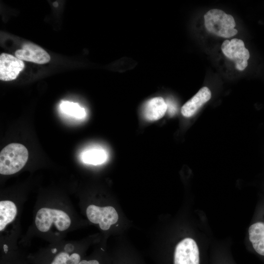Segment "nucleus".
<instances>
[{"label":"nucleus","mask_w":264,"mask_h":264,"mask_svg":"<svg viewBox=\"0 0 264 264\" xmlns=\"http://www.w3.org/2000/svg\"><path fill=\"white\" fill-rule=\"evenodd\" d=\"M28 157L26 148L19 143L5 146L0 153V173L9 175L16 173L25 165Z\"/></svg>","instance_id":"f257e3e1"},{"label":"nucleus","mask_w":264,"mask_h":264,"mask_svg":"<svg viewBox=\"0 0 264 264\" xmlns=\"http://www.w3.org/2000/svg\"><path fill=\"white\" fill-rule=\"evenodd\" d=\"M205 26L208 31L217 36L230 38L235 36L238 30L232 16L220 9L209 10L204 16Z\"/></svg>","instance_id":"f03ea898"},{"label":"nucleus","mask_w":264,"mask_h":264,"mask_svg":"<svg viewBox=\"0 0 264 264\" xmlns=\"http://www.w3.org/2000/svg\"><path fill=\"white\" fill-rule=\"evenodd\" d=\"M35 222L37 228L41 232L48 231L52 223L58 230L63 231L69 228L71 220L63 210L43 207L38 211Z\"/></svg>","instance_id":"7ed1b4c3"},{"label":"nucleus","mask_w":264,"mask_h":264,"mask_svg":"<svg viewBox=\"0 0 264 264\" xmlns=\"http://www.w3.org/2000/svg\"><path fill=\"white\" fill-rule=\"evenodd\" d=\"M221 50L227 58L235 62L238 70L242 71L247 67L250 54L242 40L237 38L226 40L221 45Z\"/></svg>","instance_id":"20e7f679"},{"label":"nucleus","mask_w":264,"mask_h":264,"mask_svg":"<svg viewBox=\"0 0 264 264\" xmlns=\"http://www.w3.org/2000/svg\"><path fill=\"white\" fill-rule=\"evenodd\" d=\"M86 214L88 220L98 224L103 230H108L118 220V215L112 206L99 207L91 204L87 208Z\"/></svg>","instance_id":"39448f33"},{"label":"nucleus","mask_w":264,"mask_h":264,"mask_svg":"<svg viewBox=\"0 0 264 264\" xmlns=\"http://www.w3.org/2000/svg\"><path fill=\"white\" fill-rule=\"evenodd\" d=\"M174 264H200V254L196 242L190 238L178 242L174 255Z\"/></svg>","instance_id":"423d86ee"},{"label":"nucleus","mask_w":264,"mask_h":264,"mask_svg":"<svg viewBox=\"0 0 264 264\" xmlns=\"http://www.w3.org/2000/svg\"><path fill=\"white\" fill-rule=\"evenodd\" d=\"M24 67L23 61L14 56L3 53L0 55V79L7 81L15 79Z\"/></svg>","instance_id":"0eeeda50"},{"label":"nucleus","mask_w":264,"mask_h":264,"mask_svg":"<svg viewBox=\"0 0 264 264\" xmlns=\"http://www.w3.org/2000/svg\"><path fill=\"white\" fill-rule=\"evenodd\" d=\"M15 56L18 59L32 62L39 64H44L49 62L50 57L43 48L33 43L27 42L22 45V48L16 50Z\"/></svg>","instance_id":"6e6552de"},{"label":"nucleus","mask_w":264,"mask_h":264,"mask_svg":"<svg viewBox=\"0 0 264 264\" xmlns=\"http://www.w3.org/2000/svg\"><path fill=\"white\" fill-rule=\"evenodd\" d=\"M211 97V92L206 87L201 88L199 91L182 107V114L186 117L193 115Z\"/></svg>","instance_id":"1a4fd4ad"},{"label":"nucleus","mask_w":264,"mask_h":264,"mask_svg":"<svg viewBox=\"0 0 264 264\" xmlns=\"http://www.w3.org/2000/svg\"><path fill=\"white\" fill-rule=\"evenodd\" d=\"M167 110L166 102L161 97L151 99L145 104L143 115L148 121H154L162 118Z\"/></svg>","instance_id":"9d476101"},{"label":"nucleus","mask_w":264,"mask_h":264,"mask_svg":"<svg viewBox=\"0 0 264 264\" xmlns=\"http://www.w3.org/2000/svg\"><path fill=\"white\" fill-rule=\"evenodd\" d=\"M248 234L254 250L258 255L264 257V222L259 221L251 224Z\"/></svg>","instance_id":"9b49d317"},{"label":"nucleus","mask_w":264,"mask_h":264,"mask_svg":"<svg viewBox=\"0 0 264 264\" xmlns=\"http://www.w3.org/2000/svg\"><path fill=\"white\" fill-rule=\"evenodd\" d=\"M17 214L15 204L10 200H1L0 202V231H2L6 226L12 222Z\"/></svg>","instance_id":"f8f14e48"},{"label":"nucleus","mask_w":264,"mask_h":264,"mask_svg":"<svg viewBox=\"0 0 264 264\" xmlns=\"http://www.w3.org/2000/svg\"><path fill=\"white\" fill-rule=\"evenodd\" d=\"M106 152L101 148H92L83 152L82 155L83 161L92 165L101 164L107 160Z\"/></svg>","instance_id":"ddd939ff"},{"label":"nucleus","mask_w":264,"mask_h":264,"mask_svg":"<svg viewBox=\"0 0 264 264\" xmlns=\"http://www.w3.org/2000/svg\"><path fill=\"white\" fill-rule=\"evenodd\" d=\"M60 109L65 113L79 119L84 118L86 115L85 109L74 102L62 101Z\"/></svg>","instance_id":"4468645a"},{"label":"nucleus","mask_w":264,"mask_h":264,"mask_svg":"<svg viewBox=\"0 0 264 264\" xmlns=\"http://www.w3.org/2000/svg\"><path fill=\"white\" fill-rule=\"evenodd\" d=\"M166 104L167 106V110H168V113L170 115H173L176 111V105L171 100L167 101Z\"/></svg>","instance_id":"2eb2a0df"},{"label":"nucleus","mask_w":264,"mask_h":264,"mask_svg":"<svg viewBox=\"0 0 264 264\" xmlns=\"http://www.w3.org/2000/svg\"><path fill=\"white\" fill-rule=\"evenodd\" d=\"M64 250L67 252L72 253L74 252V247L72 244L67 243L65 245Z\"/></svg>","instance_id":"dca6fc26"},{"label":"nucleus","mask_w":264,"mask_h":264,"mask_svg":"<svg viewBox=\"0 0 264 264\" xmlns=\"http://www.w3.org/2000/svg\"><path fill=\"white\" fill-rule=\"evenodd\" d=\"M3 250L5 254H7L8 251V247L6 244L3 245Z\"/></svg>","instance_id":"f3484780"}]
</instances>
